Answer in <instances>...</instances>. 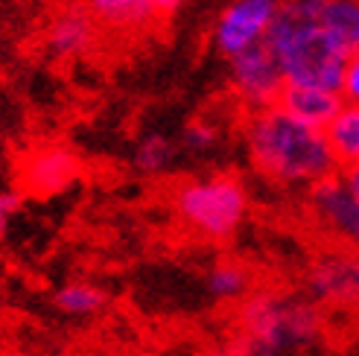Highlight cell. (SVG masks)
Returning a JSON list of instances; mask_svg holds the SVG:
<instances>
[{
    "mask_svg": "<svg viewBox=\"0 0 359 356\" xmlns=\"http://www.w3.org/2000/svg\"><path fill=\"white\" fill-rule=\"evenodd\" d=\"M245 146L263 175L280 184H318L336 175V158L325 132L304 126L280 105L260 109L245 123Z\"/></svg>",
    "mask_w": 359,
    "mask_h": 356,
    "instance_id": "1",
    "label": "cell"
},
{
    "mask_svg": "<svg viewBox=\"0 0 359 356\" xmlns=\"http://www.w3.org/2000/svg\"><path fill=\"white\" fill-rule=\"evenodd\" d=\"M286 85H316L339 91L351 56L316 18L313 0H283V9L266 39Z\"/></svg>",
    "mask_w": 359,
    "mask_h": 356,
    "instance_id": "2",
    "label": "cell"
},
{
    "mask_svg": "<svg viewBox=\"0 0 359 356\" xmlns=\"http://www.w3.org/2000/svg\"><path fill=\"white\" fill-rule=\"evenodd\" d=\"M327 318L310 295L257 289L237 307V333H245L283 356H310L325 342Z\"/></svg>",
    "mask_w": 359,
    "mask_h": 356,
    "instance_id": "3",
    "label": "cell"
},
{
    "mask_svg": "<svg viewBox=\"0 0 359 356\" xmlns=\"http://www.w3.org/2000/svg\"><path fill=\"white\" fill-rule=\"evenodd\" d=\"M175 213L187 228L208 240H228L237 234L248 213L245 184L234 175L193 178L175 193Z\"/></svg>",
    "mask_w": 359,
    "mask_h": 356,
    "instance_id": "4",
    "label": "cell"
},
{
    "mask_svg": "<svg viewBox=\"0 0 359 356\" xmlns=\"http://www.w3.org/2000/svg\"><path fill=\"white\" fill-rule=\"evenodd\" d=\"M283 0H231L217 18L213 27V44L222 56L234 59L240 53L266 44Z\"/></svg>",
    "mask_w": 359,
    "mask_h": 356,
    "instance_id": "5",
    "label": "cell"
},
{
    "mask_svg": "<svg viewBox=\"0 0 359 356\" xmlns=\"http://www.w3.org/2000/svg\"><path fill=\"white\" fill-rule=\"evenodd\" d=\"M307 292L321 307L359 310V252H327L310 263Z\"/></svg>",
    "mask_w": 359,
    "mask_h": 356,
    "instance_id": "6",
    "label": "cell"
},
{
    "mask_svg": "<svg viewBox=\"0 0 359 356\" xmlns=\"http://www.w3.org/2000/svg\"><path fill=\"white\" fill-rule=\"evenodd\" d=\"M228 62H231V85H234V91L240 94L243 102H248L255 111L278 105L286 79L266 44L251 47Z\"/></svg>",
    "mask_w": 359,
    "mask_h": 356,
    "instance_id": "7",
    "label": "cell"
},
{
    "mask_svg": "<svg viewBox=\"0 0 359 356\" xmlns=\"http://www.w3.org/2000/svg\"><path fill=\"white\" fill-rule=\"evenodd\" d=\"M79 172V158L67 146H41L24 158L21 187L35 199H50V196H59L67 187H74Z\"/></svg>",
    "mask_w": 359,
    "mask_h": 356,
    "instance_id": "8",
    "label": "cell"
},
{
    "mask_svg": "<svg viewBox=\"0 0 359 356\" xmlns=\"http://www.w3.org/2000/svg\"><path fill=\"white\" fill-rule=\"evenodd\" d=\"M310 205L316 210V217L325 222L339 240H345L353 245V252H359V205L345 187L342 175H330L325 182H318L310 187Z\"/></svg>",
    "mask_w": 359,
    "mask_h": 356,
    "instance_id": "9",
    "label": "cell"
},
{
    "mask_svg": "<svg viewBox=\"0 0 359 356\" xmlns=\"http://www.w3.org/2000/svg\"><path fill=\"white\" fill-rule=\"evenodd\" d=\"M278 105L290 117L301 120L304 126L325 132L333 123V117L342 111L345 97L339 91H327V88H316V85H286Z\"/></svg>",
    "mask_w": 359,
    "mask_h": 356,
    "instance_id": "10",
    "label": "cell"
},
{
    "mask_svg": "<svg viewBox=\"0 0 359 356\" xmlns=\"http://www.w3.org/2000/svg\"><path fill=\"white\" fill-rule=\"evenodd\" d=\"M94 18L88 9H65L50 27V50L56 56H79L94 44Z\"/></svg>",
    "mask_w": 359,
    "mask_h": 356,
    "instance_id": "11",
    "label": "cell"
},
{
    "mask_svg": "<svg viewBox=\"0 0 359 356\" xmlns=\"http://www.w3.org/2000/svg\"><path fill=\"white\" fill-rule=\"evenodd\" d=\"M313 9L348 56H359V0H313Z\"/></svg>",
    "mask_w": 359,
    "mask_h": 356,
    "instance_id": "12",
    "label": "cell"
},
{
    "mask_svg": "<svg viewBox=\"0 0 359 356\" xmlns=\"http://www.w3.org/2000/svg\"><path fill=\"white\" fill-rule=\"evenodd\" d=\"M325 137L330 144V152L336 164L348 170L359 164V105L345 102L342 111L333 117V123L325 129Z\"/></svg>",
    "mask_w": 359,
    "mask_h": 356,
    "instance_id": "13",
    "label": "cell"
},
{
    "mask_svg": "<svg viewBox=\"0 0 359 356\" xmlns=\"http://www.w3.org/2000/svg\"><path fill=\"white\" fill-rule=\"evenodd\" d=\"M88 12L94 21H102L117 29H129L147 24L155 12L152 0H88Z\"/></svg>",
    "mask_w": 359,
    "mask_h": 356,
    "instance_id": "14",
    "label": "cell"
},
{
    "mask_svg": "<svg viewBox=\"0 0 359 356\" xmlns=\"http://www.w3.org/2000/svg\"><path fill=\"white\" fill-rule=\"evenodd\" d=\"M56 307L65 315H76V318H88V315H97L105 304H109V292L97 283H88V280H70L65 287L56 289Z\"/></svg>",
    "mask_w": 359,
    "mask_h": 356,
    "instance_id": "15",
    "label": "cell"
},
{
    "mask_svg": "<svg viewBox=\"0 0 359 356\" xmlns=\"http://www.w3.org/2000/svg\"><path fill=\"white\" fill-rule=\"evenodd\" d=\"M172 158H175V144L172 140L167 135H161V132H149L135 144L132 164L143 175H158V172H164L172 164Z\"/></svg>",
    "mask_w": 359,
    "mask_h": 356,
    "instance_id": "16",
    "label": "cell"
},
{
    "mask_svg": "<svg viewBox=\"0 0 359 356\" xmlns=\"http://www.w3.org/2000/svg\"><path fill=\"white\" fill-rule=\"evenodd\" d=\"M205 287L217 301H243L248 295V272L237 263H217L208 269Z\"/></svg>",
    "mask_w": 359,
    "mask_h": 356,
    "instance_id": "17",
    "label": "cell"
},
{
    "mask_svg": "<svg viewBox=\"0 0 359 356\" xmlns=\"http://www.w3.org/2000/svg\"><path fill=\"white\" fill-rule=\"evenodd\" d=\"M217 144H219V132L208 120H193L182 132V146L187 152H210Z\"/></svg>",
    "mask_w": 359,
    "mask_h": 356,
    "instance_id": "18",
    "label": "cell"
},
{
    "mask_svg": "<svg viewBox=\"0 0 359 356\" xmlns=\"http://www.w3.org/2000/svg\"><path fill=\"white\" fill-rule=\"evenodd\" d=\"M210 356H283V353H278L275 348H269L257 339H251L245 333H234V336H228Z\"/></svg>",
    "mask_w": 359,
    "mask_h": 356,
    "instance_id": "19",
    "label": "cell"
},
{
    "mask_svg": "<svg viewBox=\"0 0 359 356\" xmlns=\"http://www.w3.org/2000/svg\"><path fill=\"white\" fill-rule=\"evenodd\" d=\"M339 94L345 97V102L351 105H359V56H353L345 67V79H342V88Z\"/></svg>",
    "mask_w": 359,
    "mask_h": 356,
    "instance_id": "20",
    "label": "cell"
},
{
    "mask_svg": "<svg viewBox=\"0 0 359 356\" xmlns=\"http://www.w3.org/2000/svg\"><path fill=\"white\" fill-rule=\"evenodd\" d=\"M21 210V193L15 190H0V240H4L6 228L12 222V217Z\"/></svg>",
    "mask_w": 359,
    "mask_h": 356,
    "instance_id": "21",
    "label": "cell"
},
{
    "mask_svg": "<svg viewBox=\"0 0 359 356\" xmlns=\"http://www.w3.org/2000/svg\"><path fill=\"white\" fill-rule=\"evenodd\" d=\"M339 175H342L345 187L351 190V196H353V199H356V205H359V164H356V167H348V170H342Z\"/></svg>",
    "mask_w": 359,
    "mask_h": 356,
    "instance_id": "22",
    "label": "cell"
},
{
    "mask_svg": "<svg viewBox=\"0 0 359 356\" xmlns=\"http://www.w3.org/2000/svg\"><path fill=\"white\" fill-rule=\"evenodd\" d=\"M152 4H155L158 15H175L178 9L184 6V0H152Z\"/></svg>",
    "mask_w": 359,
    "mask_h": 356,
    "instance_id": "23",
    "label": "cell"
}]
</instances>
